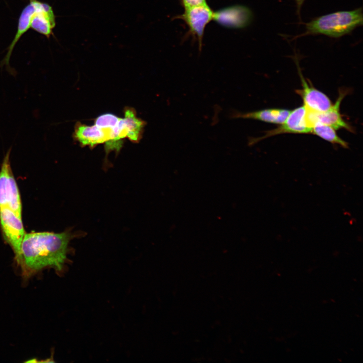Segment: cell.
Segmentation results:
<instances>
[{
  "label": "cell",
  "instance_id": "2e32d148",
  "mask_svg": "<svg viewBox=\"0 0 363 363\" xmlns=\"http://www.w3.org/2000/svg\"><path fill=\"white\" fill-rule=\"evenodd\" d=\"M184 9L207 5L206 0H181Z\"/></svg>",
  "mask_w": 363,
  "mask_h": 363
},
{
  "label": "cell",
  "instance_id": "30bf717a",
  "mask_svg": "<svg viewBox=\"0 0 363 363\" xmlns=\"http://www.w3.org/2000/svg\"><path fill=\"white\" fill-rule=\"evenodd\" d=\"M297 68L302 88L296 90V92L301 97L304 106L308 109L317 112H323L328 109L333 104L329 98L323 92L308 84L298 66Z\"/></svg>",
  "mask_w": 363,
  "mask_h": 363
},
{
  "label": "cell",
  "instance_id": "277c9868",
  "mask_svg": "<svg viewBox=\"0 0 363 363\" xmlns=\"http://www.w3.org/2000/svg\"><path fill=\"white\" fill-rule=\"evenodd\" d=\"M0 225L4 238L12 248L18 262L22 243L26 233L22 217L8 208H0Z\"/></svg>",
  "mask_w": 363,
  "mask_h": 363
},
{
  "label": "cell",
  "instance_id": "9c48e42d",
  "mask_svg": "<svg viewBox=\"0 0 363 363\" xmlns=\"http://www.w3.org/2000/svg\"><path fill=\"white\" fill-rule=\"evenodd\" d=\"M145 122L138 118L133 108L128 107L125 110L124 118H120L113 129V135L117 141L127 137L133 142L141 139Z\"/></svg>",
  "mask_w": 363,
  "mask_h": 363
},
{
  "label": "cell",
  "instance_id": "4fadbf2b",
  "mask_svg": "<svg viewBox=\"0 0 363 363\" xmlns=\"http://www.w3.org/2000/svg\"><path fill=\"white\" fill-rule=\"evenodd\" d=\"M290 112L289 110L282 108H266L246 112L233 110L229 116L233 119H251L280 125L285 121Z\"/></svg>",
  "mask_w": 363,
  "mask_h": 363
},
{
  "label": "cell",
  "instance_id": "5b68a950",
  "mask_svg": "<svg viewBox=\"0 0 363 363\" xmlns=\"http://www.w3.org/2000/svg\"><path fill=\"white\" fill-rule=\"evenodd\" d=\"M347 93V91L344 89L339 90V96L335 104L325 111L317 112L306 108L305 118L308 126L312 129L316 123L320 122L335 130L344 129L353 132L354 129L343 119L340 112L341 101Z\"/></svg>",
  "mask_w": 363,
  "mask_h": 363
},
{
  "label": "cell",
  "instance_id": "e0dca14e",
  "mask_svg": "<svg viewBox=\"0 0 363 363\" xmlns=\"http://www.w3.org/2000/svg\"><path fill=\"white\" fill-rule=\"evenodd\" d=\"M305 1V0H295L296 5L297 13L299 17H300V10Z\"/></svg>",
  "mask_w": 363,
  "mask_h": 363
},
{
  "label": "cell",
  "instance_id": "8992f818",
  "mask_svg": "<svg viewBox=\"0 0 363 363\" xmlns=\"http://www.w3.org/2000/svg\"><path fill=\"white\" fill-rule=\"evenodd\" d=\"M306 111L304 105L290 110L287 117L280 126L266 131L261 137L250 138L249 145H254L262 140L282 134H311L312 129L308 126L306 120Z\"/></svg>",
  "mask_w": 363,
  "mask_h": 363
},
{
  "label": "cell",
  "instance_id": "9a60e30c",
  "mask_svg": "<svg viewBox=\"0 0 363 363\" xmlns=\"http://www.w3.org/2000/svg\"><path fill=\"white\" fill-rule=\"evenodd\" d=\"M120 118L112 113H104L96 118L95 125L100 128H114L117 125Z\"/></svg>",
  "mask_w": 363,
  "mask_h": 363
},
{
  "label": "cell",
  "instance_id": "6da1fadb",
  "mask_svg": "<svg viewBox=\"0 0 363 363\" xmlns=\"http://www.w3.org/2000/svg\"><path fill=\"white\" fill-rule=\"evenodd\" d=\"M75 234L71 230L25 233L17 262L24 275L28 276L46 268L63 271L68 261L69 244Z\"/></svg>",
  "mask_w": 363,
  "mask_h": 363
},
{
  "label": "cell",
  "instance_id": "7c38bea8",
  "mask_svg": "<svg viewBox=\"0 0 363 363\" xmlns=\"http://www.w3.org/2000/svg\"><path fill=\"white\" fill-rule=\"evenodd\" d=\"M112 129L100 128L95 125L89 126L78 123L75 126L74 137L81 145L92 148L108 141Z\"/></svg>",
  "mask_w": 363,
  "mask_h": 363
},
{
  "label": "cell",
  "instance_id": "ba28073f",
  "mask_svg": "<svg viewBox=\"0 0 363 363\" xmlns=\"http://www.w3.org/2000/svg\"><path fill=\"white\" fill-rule=\"evenodd\" d=\"M253 19L251 10L241 5L228 6L213 12V20L227 28H246L251 24Z\"/></svg>",
  "mask_w": 363,
  "mask_h": 363
},
{
  "label": "cell",
  "instance_id": "52a82bcc",
  "mask_svg": "<svg viewBox=\"0 0 363 363\" xmlns=\"http://www.w3.org/2000/svg\"><path fill=\"white\" fill-rule=\"evenodd\" d=\"M188 26L190 34L197 38L199 49L202 45L203 37L207 24L213 20V11L208 5L185 9L178 16Z\"/></svg>",
  "mask_w": 363,
  "mask_h": 363
},
{
  "label": "cell",
  "instance_id": "5bb4252c",
  "mask_svg": "<svg viewBox=\"0 0 363 363\" xmlns=\"http://www.w3.org/2000/svg\"><path fill=\"white\" fill-rule=\"evenodd\" d=\"M311 134L332 144L339 145L345 148H348L347 143L337 135L335 129L328 125L320 122L316 123L312 128Z\"/></svg>",
  "mask_w": 363,
  "mask_h": 363
},
{
  "label": "cell",
  "instance_id": "3957f363",
  "mask_svg": "<svg viewBox=\"0 0 363 363\" xmlns=\"http://www.w3.org/2000/svg\"><path fill=\"white\" fill-rule=\"evenodd\" d=\"M11 151V147L4 158L0 170V208H8L22 217L21 197L10 164Z\"/></svg>",
  "mask_w": 363,
  "mask_h": 363
},
{
  "label": "cell",
  "instance_id": "8fae6325",
  "mask_svg": "<svg viewBox=\"0 0 363 363\" xmlns=\"http://www.w3.org/2000/svg\"><path fill=\"white\" fill-rule=\"evenodd\" d=\"M40 3L41 1L38 0H29V4L23 8L18 19L16 34L8 47L7 54L0 63L1 67L5 66L8 71L12 75L13 72L10 67L9 62L13 50L22 35L30 29L31 19Z\"/></svg>",
  "mask_w": 363,
  "mask_h": 363
},
{
  "label": "cell",
  "instance_id": "7a4b0ae2",
  "mask_svg": "<svg viewBox=\"0 0 363 363\" xmlns=\"http://www.w3.org/2000/svg\"><path fill=\"white\" fill-rule=\"evenodd\" d=\"M361 8L349 11H340L316 18L306 24V32L302 35L323 34L339 38L350 33L362 25Z\"/></svg>",
  "mask_w": 363,
  "mask_h": 363
}]
</instances>
